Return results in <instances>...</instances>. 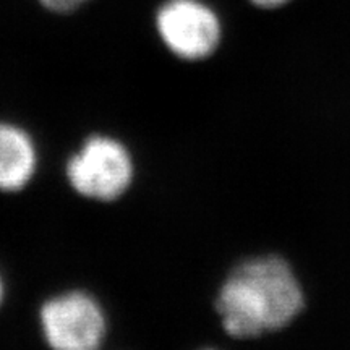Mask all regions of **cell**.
<instances>
[{
    "mask_svg": "<svg viewBox=\"0 0 350 350\" xmlns=\"http://www.w3.org/2000/svg\"><path fill=\"white\" fill-rule=\"evenodd\" d=\"M301 308L304 294L294 271L274 255L239 262L214 299L222 329L234 339H253L282 329Z\"/></svg>",
    "mask_w": 350,
    "mask_h": 350,
    "instance_id": "6da1fadb",
    "label": "cell"
},
{
    "mask_svg": "<svg viewBox=\"0 0 350 350\" xmlns=\"http://www.w3.org/2000/svg\"><path fill=\"white\" fill-rule=\"evenodd\" d=\"M253 5H256L258 8H266V10H271V8H279L282 5H286L287 2L291 0H250Z\"/></svg>",
    "mask_w": 350,
    "mask_h": 350,
    "instance_id": "52a82bcc",
    "label": "cell"
},
{
    "mask_svg": "<svg viewBox=\"0 0 350 350\" xmlns=\"http://www.w3.org/2000/svg\"><path fill=\"white\" fill-rule=\"evenodd\" d=\"M41 144L28 126L0 119V195H20L41 172Z\"/></svg>",
    "mask_w": 350,
    "mask_h": 350,
    "instance_id": "5b68a950",
    "label": "cell"
},
{
    "mask_svg": "<svg viewBox=\"0 0 350 350\" xmlns=\"http://www.w3.org/2000/svg\"><path fill=\"white\" fill-rule=\"evenodd\" d=\"M7 299H8V284H7L5 274H3L2 269H0V313H2L3 306L7 304Z\"/></svg>",
    "mask_w": 350,
    "mask_h": 350,
    "instance_id": "ba28073f",
    "label": "cell"
},
{
    "mask_svg": "<svg viewBox=\"0 0 350 350\" xmlns=\"http://www.w3.org/2000/svg\"><path fill=\"white\" fill-rule=\"evenodd\" d=\"M44 10L54 15H70L90 5L93 0H36Z\"/></svg>",
    "mask_w": 350,
    "mask_h": 350,
    "instance_id": "8992f818",
    "label": "cell"
},
{
    "mask_svg": "<svg viewBox=\"0 0 350 350\" xmlns=\"http://www.w3.org/2000/svg\"><path fill=\"white\" fill-rule=\"evenodd\" d=\"M39 338L54 350H99L111 334L106 305L86 287L52 292L36 313Z\"/></svg>",
    "mask_w": 350,
    "mask_h": 350,
    "instance_id": "3957f363",
    "label": "cell"
},
{
    "mask_svg": "<svg viewBox=\"0 0 350 350\" xmlns=\"http://www.w3.org/2000/svg\"><path fill=\"white\" fill-rule=\"evenodd\" d=\"M152 28L164 51L185 64L211 59L224 36L221 16L208 0H161Z\"/></svg>",
    "mask_w": 350,
    "mask_h": 350,
    "instance_id": "277c9868",
    "label": "cell"
},
{
    "mask_svg": "<svg viewBox=\"0 0 350 350\" xmlns=\"http://www.w3.org/2000/svg\"><path fill=\"white\" fill-rule=\"evenodd\" d=\"M138 163L125 139L109 131H93L80 139L64 163V178L78 198L113 204L133 190Z\"/></svg>",
    "mask_w": 350,
    "mask_h": 350,
    "instance_id": "7a4b0ae2",
    "label": "cell"
}]
</instances>
